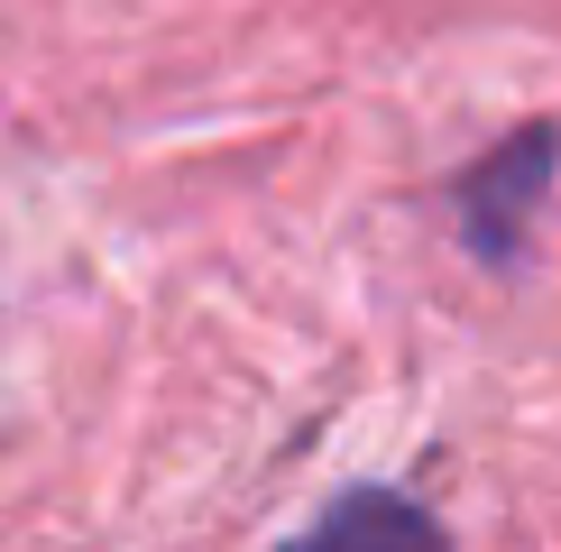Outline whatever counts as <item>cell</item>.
I'll list each match as a JSON object with an SVG mask.
<instances>
[{
    "label": "cell",
    "instance_id": "7a4b0ae2",
    "mask_svg": "<svg viewBox=\"0 0 561 552\" xmlns=\"http://www.w3.org/2000/svg\"><path fill=\"white\" fill-rule=\"evenodd\" d=\"M313 534H433V516L424 506H396V497H350V506H332V516L313 525Z\"/></svg>",
    "mask_w": 561,
    "mask_h": 552
},
{
    "label": "cell",
    "instance_id": "6da1fadb",
    "mask_svg": "<svg viewBox=\"0 0 561 552\" xmlns=\"http://www.w3.org/2000/svg\"><path fill=\"white\" fill-rule=\"evenodd\" d=\"M543 166H552V129H525L506 166H479L470 175V212L497 203V221H479V249H516V212L534 203V175H543Z\"/></svg>",
    "mask_w": 561,
    "mask_h": 552
}]
</instances>
